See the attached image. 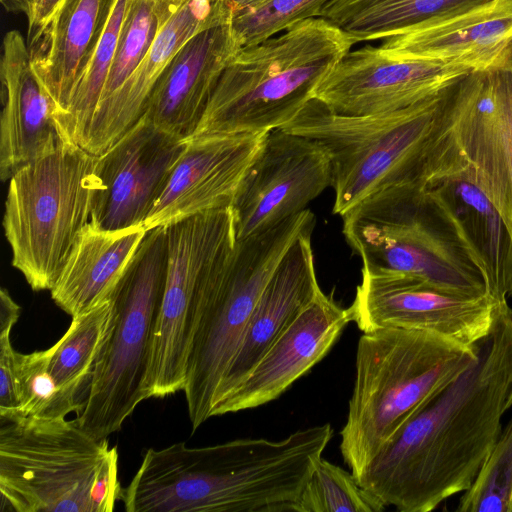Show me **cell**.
<instances>
[{"label":"cell","mask_w":512,"mask_h":512,"mask_svg":"<svg viewBox=\"0 0 512 512\" xmlns=\"http://www.w3.org/2000/svg\"><path fill=\"white\" fill-rule=\"evenodd\" d=\"M512 407V309L501 305L476 361L412 417L356 476L384 506L429 512L467 490Z\"/></svg>","instance_id":"1"},{"label":"cell","mask_w":512,"mask_h":512,"mask_svg":"<svg viewBox=\"0 0 512 512\" xmlns=\"http://www.w3.org/2000/svg\"><path fill=\"white\" fill-rule=\"evenodd\" d=\"M477 354L478 344L467 346L425 330L363 332L339 446L355 478L412 417L476 361Z\"/></svg>","instance_id":"2"},{"label":"cell","mask_w":512,"mask_h":512,"mask_svg":"<svg viewBox=\"0 0 512 512\" xmlns=\"http://www.w3.org/2000/svg\"><path fill=\"white\" fill-rule=\"evenodd\" d=\"M352 46L336 25L314 17L242 47L221 75L192 137L283 127Z\"/></svg>","instance_id":"3"},{"label":"cell","mask_w":512,"mask_h":512,"mask_svg":"<svg viewBox=\"0 0 512 512\" xmlns=\"http://www.w3.org/2000/svg\"><path fill=\"white\" fill-rule=\"evenodd\" d=\"M449 85L409 107L373 115L338 114L312 98L281 129L326 150L335 192L332 211L342 217L378 191L422 183Z\"/></svg>","instance_id":"4"},{"label":"cell","mask_w":512,"mask_h":512,"mask_svg":"<svg viewBox=\"0 0 512 512\" xmlns=\"http://www.w3.org/2000/svg\"><path fill=\"white\" fill-rule=\"evenodd\" d=\"M1 511L111 512L119 455L76 418L0 420Z\"/></svg>","instance_id":"5"},{"label":"cell","mask_w":512,"mask_h":512,"mask_svg":"<svg viewBox=\"0 0 512 512\" xmlns=\"http://www.w3.org/2000/svg\"><path fill=\"white\" fill-rule=\"evenodd\" d=\"M315 223V214L307 208L270 229L236 240L205 281L183 389L193 431L213 417L218 390L262 291L292 243Z\"/></svg>","instance_id":"6"},{"label":"cell","mask_w":512,"mask_h":512,"mask_svg":"<svg viewBox=\"0 0 512 512\" xmlns=\"http://www.w3.org/2000/svg\"><path fill=\"white\" fill-rule=\"evenodd\" d=\"M342 219L362 268L410 275L448 294H489L483 271L423 184L378 191Z\"/></svg>","instance_id":"7"},{"label":"cell","mask_w":512,"mask_h":512,"mask_svg":"<svg viewBox=\"0 0 512 512\" xmlns=\"http://www.w3.org/2000/svg\"><path fill=\"white\" fill-rule=\"evenodd\" d=\"M95 156L70 139L9 179L3 228L12 266L34 291L51 290L104 186Z\"/></svg>","instance_id":"8"},{"label":"cell","mask_w":512,"mask_h":512,"mask_svg":"<svg viewBox=\"0 0 512 512\" xmlns=\"http://www.w3.org/2000/svg\"><path fill=\"white\" fill-rule=\"evenodd\" d=\"M168 263L166 226L147 232L114 291L113 316L76 420L96 440L121 429L146 400L144 381Z\"/></svg>","instance_id":"9"},{"label":"cell","mask_w":512,"mask_h":512,"mask_svg":"<svg viewBox=\"0 0 512 512\" xmlns=\"http://www.w3.org/2000/svg\"><path fill=\"white\" fill-rule=\"evenodd\" d=\"M166 232L167 274L149 350L146 399L184 389L200 291L236 242L230 206L171 223Z\"/></svg>","instance_id":"10"},{"label":"cell","mask_w":512,"mask_h":512,"mask_svg":"<svg viewBox=\"0 0 512 512\" xmlns=\"http://www.w3.org/2000/svg\"><path fill=\"white\" fill-rule=\"evenodd\" d=\"M441 135L503 220L512 201V39L449 85Z\"/></svg>","instance_id":"11"},{"label":"cell","mask_w":512,"mask_h":512,"mask_svg":"<svg viewBox=\"0 0 512 512\" xmlns=\"http://www.w3.org/2000/svg\"><path fill=\"white\" fill-rule=\"evenodd\" d=\"M330 186L331 162L319 142L281 128L267 132L230 205L236 240L302 212Z\"/></svg>","instance_id":"12"},{"label":"cell","mask_w":512,"mask_h":512,"mask_svg":"<svg viewBox=\"0 0 512 512\" xmlns=\"http://www.w3.org/2000/svg\"><path fill=\"white\" fill-rule=\"evenodd\" d=\"M491 295L463 297L403 273L361 270L349 307L362 332L405 328L434 332L476 346L492 330L502 304Z\"/></svg>","instance_id":"13"},{"label":"cell","mask_w":512,"mask_h":512,"mask_svg":"<svg viewBox=\"0 0 512 512\" xmlns=\"http://www.w3.org/2000/svg\"><path fill=\"white\" fill-rule=\"evenodd\" d=\"M476 68L399 57L379 47L349 51L324 77L313 98L351 116L392 112L422 101Z\"/></svg>","instance_id":"14"},{"label":"cell","mask_w":512,"mask_h":512,"mask_svg":"<svg viewBox=\"0 0 512 512\" xmlns=\"http://www.w3.org/2000/svg\"><path fill=\"white\" fill-rule=\"evenodd\" d=\"M186 144L187 140L159 129L144 114L98 156L104 189L96 198L91 222L111 231L144 226Z\"/></svg>","instance_id":"15"},{"label":"cell","mask_w":512,"mask_h":512,"mask_svg":"<svg viewBox=\"0 0 512 512\" xmlns=\"http://www.w3.org/2000/svg\"><path fill=\"white\" fill-rule=\"evenodd\" d=\"M422 184L483 271L488 293L498 302H507L512 296V240L508 229L439 133Z\"/></svg>","instance_id":"16"},{"label":"cell","mask_w":512,"mask_h":512,"mask_svg":"<svg viewBox=\"0 0 512 512\" xmlns=\"http://www.w3.org/2000/svg\"><path fill=\"white\" fill-rule=\"evenodd\" d=\"M267 132L193 136L149 212L144 228L231 205Z\"/></svg>","instance_id":"17"},{"label":"cell","mask_w":512,"mask_h":512,"mask_svg":"<svg viewBox=\"0 0 512 512\" xmlns=\"http://www.w3.org/2000/svg\"><path fill=\"white\" fill-rule=\"evenodd\" d=\"M351 321L349 307H341L332 294L320 290L220 405L216 416L277 399L327 355Z\"/></svg>","instance_id":"18"},{"label":"cell","mask_w":512,"mask_h":512,"mask_svg":"<svg viewBox=\"0 0 512 512\" xmlns=\"http://www.w3.org/2000/svg\"><path fill=\"white\" fill-rule=\"evenodd\" d=\"M231 0H186L158 33L134 73L98 111L81 147L100 156L144 115L159 79L179 50L194 36L232 18Z\"/></svg>","instance_id":"19"},{"label":"cell","mask_w":512,"mask_h":512,"mask_svg":"<svg viewBox=\"0 0 512 512\" xmlns=\"http://www.w3.org/2000/svg\"><path fill=\"white\" fill-rule=\"evenodd\" d=\"M240 49L231 19L198 33L164 71L144 114L164 132L191 138L221 75Z\"/></svg>","instance_id":"20"},{"label":"cell","mask_w":512,"mask_h":512,"mask_svg":"<svg viewBox=\"0 0 512 512\" xmlns=\"http://www.w3.org/2000/svg\"><path fill=\"white\" fill-rule=\"evenodd\" d=\"M0 80V177L5 182L67 138L33 73L27 41L19 31L4 37Z\"/></svg>","instance_id":"21"},{"label":"cell","mask_w":512,"mask_h":512,"mask_svg":"<svg viewBox=\"0 0 512 512\" xmlns=\"http://www.w3.org/2000/svg\"><path fill=\"white\" fill-rule=\"evenodd\" d=\"M313 229L307 228L296 238L262 291L218 390L213 417L276 339L321 290L311 246Z\"/></svg>","instance_id":"22"},{"label":"cell","mask_w":512,"mask_h":512,"mask_svg":"<svg viewBox=\"0 0 512 512\" xmlns=\"http://www.w3.org/2000/svg\"><path fill=\"white\" fill-rule=\"evenodd\" d=\"M115 1L65 0L43 31L27 43L33 73L52 104L60 130Z\"/></svg>","instance_id":"23"},{"label":"cell","mask_w":512,"mask_h":512,"mask_svg":"<svg viewBox=\"0 0 512 512\" xmlns=\"http://www.w3.org/2000/svg\"><path fill=\"white\" fill-rule=\"evenodd\" d=\"M512 39V0H495L464 14L383 39L390 54L487 67Z\"/></svg>","instance_id":"24"},{"label":"cell","mask_w":512,"mask_h":512,"mask_svg":"<svg viewBox=\"0 0 512 512\" xmlns=\"http://www.w3.org/2000/svg\"><path fill=\"white\" fill-rule=\"evenodd\" d=\"M147 232L144 226L104 230L90 221L50 290L55 304L73 317L109 298Z\"/></svg>","instance_id":"25"},{"label":"cell","mask_w":512,"mask_h":512,"mask_svg":"<svg viewBox=\"0 0 512 512\" xmlns=\"http://www.w3.org/2000/svg\"><path fill=\"white\" fill-rule=\"evenodd\" d=\"M495 0H330L318 17L341 29L353 45L443 21Z\"/></svg>","instance_id":"26"},{"label":"cell","mask_w":512,"mask_h":512,"mask_svg":"<svg viewBox=\"0 0 512 512\" xmlns=\"http://www.w3.org/2000/svg\"><path fill=\"white\" fill-rule=\"evenodd\" d=\"M112 316L111 294L98 305L73 316L67 331L49 348L48 368L51 375L61 390L78 403L80 391L87 389Z\"/></svg>","instance_id":"27"},{"label":"cell","mask_w":512,"mask_h":512,"mask_svg":"<svg viewBox=\"0 0 512 512\" xmlns=\"http://www.w3.org/2000/svg\"><path fill=\"white\" fill-rule=\"evenodd\" d=\"M128 0H116L97 47L81 75L61 123L63 135L79 146L84 140L113 60Z\"/></svg>","instance_id":"28"},{"label":"cell","mask_w":512,"mask_h":512,"mask_svg":"<svg viewBox=\"0 0 512 512\" xmlns=\"http://www.w3.org/2000/svg\"><path fill=\"white\" fill-rule=\"evenodd\" d=\"M385 508L377 497L358 483L352 472L322 457L290 511L381 512Z\"/></svg>","instance_id":"29"},{"label":"cell","mask_w":512,"mask_h":512,"mask_svg":"<svg viewBox=\"0 0 512 512\" xmlns=\"http://www.w3.org/2000/svg\"><path fill=\"white\" fill-rule=\"evenodd\" d=\"M49 356V348L29 354L17 353L20 393L17 418H61L81 411L82 405L69 398L51 375Z\"/></svg>","instance_id":"30"},{"label":"cell","mask_w":512,"mask_h":512,"mask_svg":"<svg viewBox=\"0 0 512 512\" xmlns=\"http://www.w3.org/2000/svg\"><path fill=\"white\" fill-rule=\"evenodd\" d=\"M456 510L512 512V417Z\"/></svg>","instance_id":"31"},{"label":"cell","mask_w":512,"mask_h":512,"mask_svg":"<svg viewBox=\"0 0 512 512\" xmlns=\"http://www.w3.org/2000/svg\"><path fill=\"white\" fill-rule=\"evenodd\" d=\"M330 0H266L252 9L233 11L231 25L242 47L260 43L304 20L317 17Z\"/></svg>","instance_id":"32"},{"label":"cell","mask_w":512,"mask_h":512,"mask_svg":"<svg viewBox=\"0 0 512 512\" xmlns=\"http://www.w3.org/2000/svg\"><path fill=\"white\" fill-rule=\"evenodd\" d=\"M10 335H0V420L17 418L20 408L18 352L12 346Z\"/></svg>","instance_id":"33"},{"label":"cell","mask_w":512,"mask_h":512,"mask_svg":"<svg viewBox=\"0 0 512 512\" xmlns=\"http://www.w3.org/2000/svg\"><path fill=\"white\" fill-rule=\"evenodd\" d=\"M65 0H32L27 16V43L33 41L49 24Z\"/></svg>","instance_id":"34"},{"label":"cell","mask_w":512,"mask_h":512,"mask_svg":"<svg viewBox=\"0 0 512 512\" xmlns=\"http://www.w3.org/2000/svg\"><path fill=\"white\" fill-rule=\"evenodd\" d=\"M20 306L5 288L0 291V334H11L20 316Z\"/></svg>","instance_id":"35"},{"label":"cell","mask_w":512,"mask_h":512,"mask_svg":"<svg viewBox=\"0 0 512 512\" xmlns=\"http://www.w3.org/2000/svg\"><path fill=\"white\" fill-rule=\"evenodd\" d=\"M32 0H1L6 11L11 13H24L28 16Z\"/></svg>","instance_id":"36"},{"label":"cell","mask_w":512,"mask_h":512,"mask_svg":"<svg viewBox=\"0 0 512 512\" xmlns=\"http://www.w3.org/2000/svg\"><path fill=\"white\" fill-rule=\"evenodd\" d=\"M265 1L266 0H231L233 11L252 9Z\"/></svg>","instance_id":"37"},{"label":"cell","mask_w":512,"mask_h":512,"mask_svg":"<svg viewBox=\"0 0 512 512\" xmlns=\"http://www.w3.org/2000/svg\"><path fill=\"white\" fill-rule=\"evenodd\" d=\"M32 2V1H31Z\"/></svg>","instance_id":"38"}]
</instances>
